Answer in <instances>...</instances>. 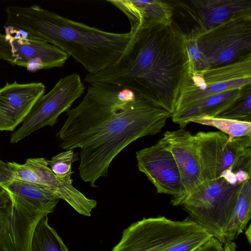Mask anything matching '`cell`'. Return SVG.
<instances>
[{
  "mask_svg": "<svg viewBox=\"0 0 251 251\" xmlns=\"http://www.w3.org/2000/svg\"><path fill=\"white\" fill-rule=\"evenodd\" d=\"M250 85L211 95L192 102L176 111L172 116L173 121L183 128L192 119L214 117L238 99Z\"/></svg>",
  "mask_w": 251,
  "mask_h": 251,
  "instance_id": "cell-17",
  "label": "cell"
},
{
  "mask_svg": "<svg viewBox=\"0 0 251 251\" xmlns=\"http://www.w3.org/2000/svg\"><path fill=\"white\" fill-rule=\"evenodd\" d=\"M25 164L35 174L42 185L56 197L66 201L78 213L91 216V212L97 206V201L88 199L76 189L73 185L71 177L56 176L44 158H28Z\"/></svg>",
  "mask_w": 251,
  "mask_h": 251,
  "instance_id": "cell-16",
  "label": "cell"
},
{
  "mask_svg": "<svg viewBox=\"0 0 251 251\" xmlns=\"http://www.w3.org/2000/svg\"><path fill=\"white\" fill-rule=\"evenodd\" d=\"M6 164L11 174V180L43 186L35 174L25 163L9 162Z\"/></svg>",
  "mask_w": 251,
  "mask_h": 251,
  "instance_id": "cell-24",
  "label": "cell"
},
{
  "mask_svg": "<svg viewBox=\"0 0 251 251\" xmlns=\"http://www.w3.org/2000/svg\"><path fill=\"white\" fill-rule=\"evenodd\" d=\"M194 137L203 182L219 178L226 170L251 173V136L229 141L221 131H200Z\"/></svg>",
  "mask_w": 251,
  "mask_h": 251,
  "instance_id": "cell-8",
  "label": "cell"
},
{
  "mask_svg": "<svg viewBox=\"0 0 251 251\" xmlns=\"http://www.w3.org/2000/svg\"><path fill=\"white\" fill-rule=\"evenodd\" d=\"M11 180V174L6 163L0 159V182H5Z\"/></svg>",
  "mask_w": 251,
  "mask_h": 251,
  "instance_id": "cell-26",
  "label": "cell"
},
{
  "mask_svg": "<svg viewBox=\"0 0 251 251\" xmlns=\"http://www.w3.org/2000/svg\"><path fill=\"white\" fill-rule=\"evenodd\" d=\"M250 84L251 55L227 65L190 70L180 88L175 112L203 98Z\"/></svg>",
  "mask_w": 251,
  "mask_h": 251,
  "instance_id": "cell-9",
  "label": "cell"
},
{
  "mask_svg": "<svg viewBox=\"0 0 251 251\" xmlns=\"http://www.w3.org/2000/svg\"><path fill=\"white\" fill-rule=\"evenodd\" d=\"M0 33V59L30 72L61 67L69 55L46 42L27 37L23 32L4 26Z\"/></svg>",
  "mask_w": 251,
  "mask_h": 251,
  "instance_id": "cell-11",
  "label": "cell"
},
{
  "mask_svg": "<svg viewBox=\"0 0 251 251\" xmlns=\"http://www.w3.org/2000/svg\"><path fill=\"white\" fill-rule=\"evenodd\" d=\"M214 117L251 123V85L238 99Z\"/></svg>",
  "mask_w": 251,
  "mask_h": 251,
  "instance_id": "cell-22",
  "label": "cell"
},
{
  "mask_svg": "<svg viewBox=\"0 0 251 251\" xmlns=\"http://www.w3.org/2000/svg\"><path fill=\"white\" fill-rule=\"evenodd\" d=\"M172 116L136 94L123 102L80 148L81 179L96 187L97 180L107 176L110 164L123 149L139 138L160 132Z\"/></svg>",
  "mask_w": 251,
  "mask_h": 251,
  "instance_id": "cell-3",
  "label": "cell"
},
{
  "mask_svg": "<svg viewBox=\"0 0 251 251\" xmlns=\"http://www.w3.org/2000/svg\"><path fill=\"white\" fill-rule=\"evenodd\" d=\"M172 24L194 37L231 19L251 15V0H166Z\"/></svg>",
  "mask_w": 251,
  "mask_h": 251,
  "instance_id": "cell-6",
  "label": "cell"
},
{
  "mask_svg": "<svg viewBox=\"0 0 251 251\" xmlns=\"http://www.w3.org/2000/svg\"><path fill=\"white\" fill-rule=\"evenodd\" d=\"M130 40L113 64L84 81L127 88L171 114L180 88L192 68L185 36L171 22L145 23L130 29Z\"/></svg>",
  "mask_w": 251,
  "mask_h": 251,
  "instance_id": "cell-1",
  "label": "cell"
},
{
  "mask_svg": "<svg viewBox=\"0 0 251 251\" xmlns=\"http://www.w3.org/2000/svg\"><path fill=\"white\" fill-rule=\"evenodd\" d=\"M201 125L213 126L226 134L228 140L243 136H251V123L216 117H198L191 119Z\"/></svg>",
  "mask_w": 251,
  "mask_h": 251,
  "instance_id": "cell-21",
  "label": "cell"
},
{
  "mask_svg": "<svg viewBox=\"0 0 251 251\" xmlns=\"http://www.w3.org/2000/svg\"><path fill=\"white\" fill-rule=\"evenodd\" d=\"M78 159L74 150H68L54 155L51 160H47V162L56 176L63 178L71 177L74 173L72 165Z\"/></svg>",
  "mask_w": 251,
  "mask_h": 251,
  "instance_id": "cell-23",
  "label": "cell"
},
{
  "mask_svg": "<svg viewBox=\"0 0 251 251\" xmlns=\"http://www.w3.org/2000/svg\"><path fill=\"white\" fill-rule=\"evenodd\" d=\"M192 38L205 69L240 61L251 55V15L231 19Z\"/></svg>",
  "mask_w": 251,
  "mask_h": 251,
  "instance_id": "cell-7",
  "label": "cell"
},
{
  "mask_svg": "<svg viewBox=\"0 0 251 251\" xmlns=\"http://www.w3.org/2000/svg\"><path fill=\"white\" fill-rule=\"evenodd\" d=\"M251 218V179L241 186L238 200L224 232L225 244L232 242L246 228Z\"/></svg>",
  "mask_w": 251,
  "mask_h": 251,
  "instance_id": "cell-19",
  "label": "cell"
},
{
  "mask_svg": "<svg viewBox=\"0 0 251 251\" xmlns=\"http://www.w3.org/2000/svg\"><path fill=\"white\" fill-rule=\"evenodd\" d=\"M212 237L190 218H143L124 229L111 251H194Z\"/></svg>",
  "mask_w": 251,
  "mask_h": 251,
  "instance_id": "cell-4",
  "label": "cell"
},
{
  "mask_svg": "<svg viewBox=\"0 0 251 251\" xmlns=\"http://www.w3.org/2000/svg\"><path fill=\"white\" fill-rule=\"evenodd\" d=\"M236 245L233 241L224 244L223 251H236Z\"/></svg>",
  "mask_w": 251,
  "mask_h": 251,
  "instance_id": "cell-28",
  "label": "cell"
},
{
  "mask_svg": "<svg viewBox=\"0 0 251 251\" xmlns=\"http://www.w3.org/2000/svg\"><path fill=\"white\" fill-rule=\"evenodd\" d=\"M41 82L6 83L0 88V131H14L44 94Z\"/></svg>",
  "mask_w": 251,
  "mask_h": 251,
  "instance_id": "cell-15",
  "label": "cell"
},
{
  "mask_svg": "<svg viewBox=\"0 0 251 251\" xmlns=\"http://www.w3.org/2000/svg\"><path fill=\"white\" fill-rule=\"evenodd\" d=\"M138 170L154 185L158 193L172 196L179 205L183 194L181 176L175 159L162 138L155 145L136 152Z\"/></svg>",
  "mask_w": 251,
  "mask_h": 251,
  "instance_id": "cell-13",
  "label": "cell"
},
{
  "mask_svg": "<svg viewBox=\"0 0 251 251\" xmlns=\"http://www.w3.org/2000/svg\"><path fill=\"white\" fill-rule=\"evenodd\" d=\"M223 244L212 237L194 251H223Z\"/></svg>",
  "mask_w": 251,
  "mask_h": 251,
  "instance_id": "cell-25",
  "label": "cell"
},
{
  "mask_svg": "<svg viewBox=\"0 0 251 251\" xmlns=\"http://www.w3.org/2000/svg\"><path fill=\"white\" fill-rule=\"evenodd\" d=\"M128 18L130 28L145 23L171 22L173 8L166 0H106Z\"/></svg>",
  "mask_w": 251,
  "mask_h": 251,
  "instance_id": "cell-18",
  "label": "cell"
},
{
  "mask_svg": "<svg viewBox=\"0 0 251 251\" xmlns=\"http://www.w3.org/2000/svg\"><path fill=\"white\" fill-rule=\"evenodd\" d=\"M171 152L178 168L183 187L179 202L185 199L202 182L200 159L194 135L183 128L167 131L162 138Z\"/></svg>",
  "mask_w": 251,
  "mask_h": 251,
  "instance_id": "cell-14",
  "label": "cell"
},
{
  "mask_svg": "<svg viewBox=\"0 0 251 251\" xmlns=\"http://www.w3.org/2000/svg\"><path fill=\"white\" fill-rule=\"evenodd\" d=\"M6 194L10 201L0 209V251H29L38 223L49 213L29 200Z\"/></svg>",
  "mask_w": 251,
  "mask_h": 251,
  "instance_id": "cell-12",
  "label": "cell"
},
{
  "mask_svg": "<svg viewBox=\"0 0 251 251\" xmlns=\"http://www.w3.org/2000/svg\"><path fill=\"white\" fill-rule=\"evenodd\" d=\"M10 201L8 195L3 190H0V209L4 207Z\"/></svg>",
  "mask_w": 251,
  "mask_h": 251,
  "instance_id": "cell-27",
  "label": "cell"
},
{
  "mask_svg": "<svg viewBox=\"0 0 251 251\" xmlns=\"http://www.w3.org/2000/svg\"><path fill=\"white\" fill-rule=\"evenodd\" d=\"M245 235L250 244L251 243V226L250 225L246 230Z\"/></svg>",
  "mask_w": 251,
  "mask_h": 251,
  "instance_id": "cell-29",
  "label": "cell"
},
{
  "mask_svg": "<svg viewBox=\"0 0 251 251\" xmlns=\"http://www.w3.org/2000/svg\"><path fill=\"white\" fill-rule=\"evenodd\" d=\"M5 25L27 37L46 42L72 56L88 74L97 73L116 62L131 38L74 21L38 5L9 6Z\"/></svg>",
  "mask_w": 251,
  "mask_h": 251,
  "instance_id": "cell-2",
  "label": "cell"
},
{
  "mask_svg": "<svg viewBox=\"0 0 251 251\" xmlns=\"http://www.w3.org/2000/svg\"><path fill=\"white\" fill-rule=\"evenodd\" d=\"M84 89L80 76L76 73L60 78L50 92L37 100L21 126L11 134L10 143H17L45 126H52L59 115L70 109Z\"/></svg>",
  "mask_w": 251,
  "mask_h": 251,
  "instance_id": "cell-10",
  "label": "cell"
},
{
  "mask_svg": "<svg viewBox=\"0 0 251 251\" xmlns=\"http://www.w3.org/2000/svg\"><path fill=\"white\" fill-rule=\"evenodd\" d=\"M241 185L223 178L203 181L181 204L190 218L225 244L224 232L237 202Z\"/></svg>",
  "mask_w": 251,
  "mask_h": 251,
  "instance_id": "cell-5",
  "label": "cell"
},
{
  "mask_svg": "<svg viewBox=\"0 0 251 251\" xmlns=\"http://www.w3.org/2000/svg\"><path fill=\"white\" fill-rule=\"evenodd\" d=\"M29 251H69L55 230L49 225L48 215L43 217L38 223Z\"/></svg>",
  "mask_w": 251,
  "mask_h": 251,
  "instance_id": "cell-20",
  "label": "cell"
}]
</instances>
